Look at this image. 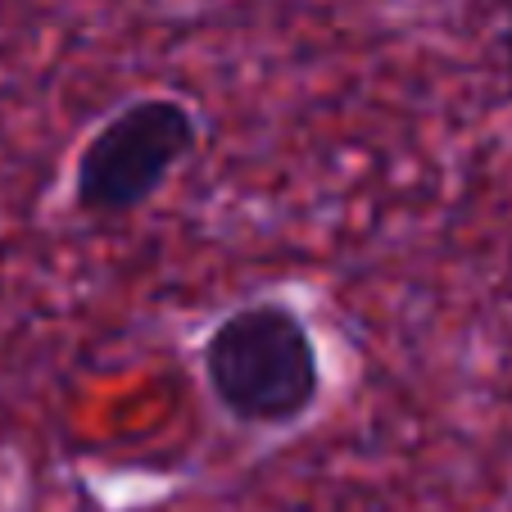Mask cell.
Masks as SVG:
<instances>
[{
    "label": "cell",
    "instance_id": "cell-2",
    "mask_svg": "<svg viewBox=\"0 0 512 512\" xmlns=\"http://www.w3.org/2000/svg\"><path fill=\"white\" fill-rule=\"evenodd\" d=\"M200 145L195 109L173 96H141L91 132L73 164V200L91 218H127L150 204Z\"/></svg>",
    "mask_w": 512,
    "mask_h": 512
},
{
    "label": "cell",
    "instance_id": "cell-1",
    "mask_svg": "<svg viewBox=\"0 0 512 512\" xmlns=\"http://www.w3.org/2000/svg\"><path fill=\"white\" fill-rule=\"evenodd\" d=\"M200 372L213 404L241 426H290L322 395L318 340L281 300L241 304L213 322Z\"/></svg>",
    "mask_w": 512,
    "mask_h": 512
},
{
    "label": "cell",
    "instance_id": "cell-3",
    "mask_svg": "<svg viewBox=\"0 0 512 512\" xmlns=\"http://www.w3.org/2000/svg\"><path fill=\"white\" fill-rule=\"evenodd\" d=\"M503 50H508V68H512V14H508V32H503Z\"/></svg>",
    "mask_w": 512,
    "mask_h": 512
}]
</instances>
